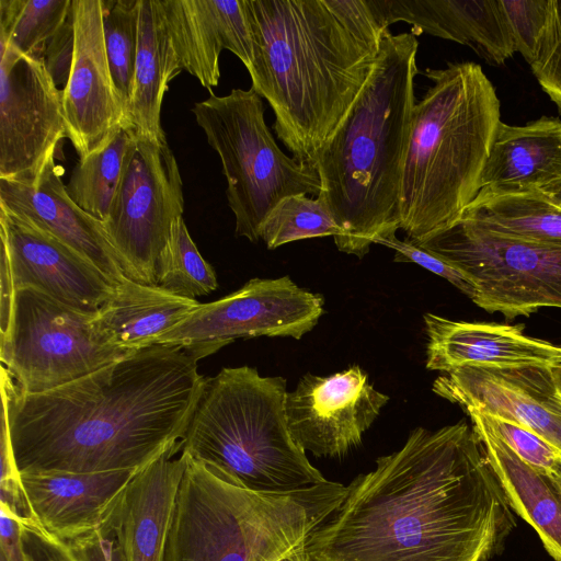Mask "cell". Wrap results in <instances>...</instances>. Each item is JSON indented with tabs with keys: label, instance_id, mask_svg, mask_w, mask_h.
<instances>
[{
	"label": "cell",
	"instance_id": "cell-36",
	"mask_svg": "<svg viewBox=\"0 0 561 561\" xmlns=\"http://www.w3.org/2000/svg\"><path fill=\"white\" fill-rule=\"evenodd\" d=\"M529 66L561 114V0H551L549 22Z\"/></svg>",
	"mask_w": 561,
	"mask_h": 561
},
{
	"label": "cell",
	"instance_id": "cell-13",
	"mask_svg": "<svg viewBox=\"0 0 561 561\" xmlns=\"http://www.w3.org/2000/svg\"><path fill=\"white\" fill-rule=\"evenodd\" d=\"M0 179L37 183L68 138L62 91L44 64L0 42Z\"/></svg>",
	"mask_w": 561,
	"mask_h": 561
},
{
	"label": "cell",
	"instance_id": "cell-5",
	"mask_svg": "<svg viewBox=\"0 0 561 561\" xmlns=\"http://www.w3.org/2000/svg\"><path fill=\"white\" fill-rule=\"evenodd\" d=\"M433 84L413 107L398 221L419 243L456 222L480 191L501 102L480 65L427 68Z\"/></svg>",
	"mask_w": 561,
	"mask_h": 561
},
{
	"label": "cell",
	"instance_id": "cell-35",
	"mask_svg": "<svg viewBox=\"0 0 561 561\" xmlns=\"http://www.w3.org/2000/svg\"><path fill=\"white\" fill-rule=\"evenodd\" d=\"M484 415L495 434L534 469L551 476L561 465V454L531 430L510 420Z\"/></svg>",
	"mask_w": 561,
	"mask_h": 561
},
{
	"label": "cell",
	"instance_id": "cell-23",
	"mask_svg": "<svg viewBox=\"0 0 561 561\" xmlns=\"http://www.w3.org/2000/svg\"><path fill=\"white\" fill-rule=\"evenodd\" d=\"M385 24L402 21L422 33L469 46L486 64L503 65L515 54L501 0H374Z\"/></svg>",
	"mask_w": 561,
	"mask_h": 561
},
{
	"label": "cell",
	"instance_id": "cell-45",
	"mask_svg": "<svg viewBox=\"0 0 561 561\" xmlns=\"http://www.w3.org/2000/svg\"><path fill=\"white\" fill-rule=\"evenodd\" d=\"M551 477L553 478V480L556 481V483L560 486L561 489V465L558 467V469L551 474Z\"/></svg>",
	"mask_w": 561,
	"mask_h": 561
},
{
	"label": "cell",
	"instance_id": "cell-21",
	"mask_svg": "<svg viewBox=\"0 0 561 561\" xmlns=\"http://www.w3.org/2000/svg\"><path fill=\"white\" fill-rule=\"evenodd\" d=\"M182 440L139 470L103 527L123 561H164L176 497L187 463Z\"/></svg>",
	"mask_w": 561,
	"mask_h": 561
},
{
	"label": "cell",
	"instance_id": "cell-18",
	"mask_svg": "<svg viewBox=\"0 0 561 561\" xmlns=\"http://www.w3.org/2000/svg\"><path fill=\"white\" fill-rule=\"evenodd\" d=\"M138 471L20 473L27 518L64 542L89 535L106 525Z\"/></svg>",
	"mask_w": 561,
	"mask_h": 561
},
{
	"label": "cell",
	"instance_id": "cell-1",
	"mask_svg": "<svg viewBox=\"0 0 561 561\" xmlns=\"http://www.w3.org/2000/svg\"><path fill=\"white\" fill-rule=\"evenodd\" d=\"M515 526L477 434L460 421L417 427L379 457L305 547L311 561H489Z\"/></svg>",
	"mask_w": 561,
	"mask_h": 561
},
{
	"label": "cell",
	"instance_id": "cell-27",
	"mask_svg": "<svg viewBox=\"0 0 561 561\" xmlns=\"http://www.w3.org/2000/svg\"><path fill=\"white\" fill-rule=\"evenodd\" d=\"M138 46L129 122L137 135L167 141L161 105L178 69L159 0L138 1Z\"/></svg>",
	"mask_w": 561,
	"mask_h": 561
},
{
	"label": "cell",
	"instance_id": "cell-26",
	"mask_svg": "<svg viewBox=\"0 0 561 561\" xmlns=\"http://www.w3.org/2000/svg\"><path fill=\"white\" fill-rule=\"evenodd\" d=\"M199 306L196 299L179 297L156 285L125 277L95 312V322L112 344L135 351L152 345L158 336L173 329Z\"/></svg>",
	"mask_w": 561,
	"mask_h": 561
},
{
	"label": "cell",
	"instance_id": "cell-30",
	"mask_svg": "<svg viewBox=\"0 0 561 561\" xmlns=\"http://www.w3.org/2000/svg\"><path fill=\"white\" fill-rule=\"evenodd\" d=\"M71 10L72 0H0V42L42 61Z\"/></svg>",
	"mask_w": 561,
	"mask_h": 561
},
{
	"label": "cell",
	"instance_id": "cell-15",
	"mask_svg": "<svg viewBox=\"0 0 561 561\" xmlns=\"http://www.w3.org/2000/svg\"><path fill=\"white\" fill-rule=\"evenodd\" d=\"M73 59L62 91L68 138L79 160L105 148L122 128L125 115L108 65L102 0H72Z\"/></svg>",
	"mask_w": 561,
	"mask_h": 561
},
{
	"label": "cell",
	"instance_id": "cell-29",
	"mask_svg": "<svg viewBox=\"0 0 561 561\" xmlns=\"http://www.w3.org/2000/svg\"><path fill=\"white\" fill-rule=\"evenodd\" d=\"M134 134V128H122L105 148L79 160L66 185L71 199L102 222L121 182Z\"/></svg>",
	"mask_w": 561,
	"mask_h": 561
},
{
	"label": "cell",
	"instance_id": "cell-25",
	"mask_svg": "<svg viewBox=\"0 0 561 561\" xmlns=\"http://www.w3.org/2000/svg\"><path fill=\"white\" fill-rule=\"evenodd\" d=\"M513 511L538 534L546 550L561 561V489L549 474L524 462L495 434L486 416L466 411Z\"/></svg>",
	"mask_w": 561,
	"mask_h": 561
},
{
	"label": "cell",
	"instance_id": "cell-34",
	"mask_svg": "<svg viewBox=\"0 0 561 561\" xmlns=\"http://www.w3.org/2000/svg\"><path fill=\"white\" fill-rule=\"evenodd\" d=\"M515 53L530 65L546 32L551 0H501Z\"/></svg>",
	"mask_w": 561,
	"mask_h": 561
},
{
	"label": "cell",
	"instance_id": "cell-41",
	"mask_svg": "<svg viewBox=\"0 0 561 561\" xmlns=\"http://www.w3.org/2000/svg\"><path fill=\"white\" fill-rule=\"evenodd\" d=\"M0 257V334H4L10 327L12 318L15 287L9 255L2 244Z\"/></svg>",
	"mask_w": 561,
	"mask_h": 561
},
{
	"label": "cell",
	"instance_id": "cell-6",
	"mask_svg": "<svg viewBox=\"0 0 561 561\" xmlns=\"http://www.w3.org/2000/svg\"><path fill=\"white\" fill-rule=\"evenodd\" d=\"M346 494L331 481L257 492L187 455L164 561H277L306 543Z\"/></svg>",
	"mask_w": 561,
	"mask_h": 561
},
{
	"label": "cell",
	"instance_id": "cell-38",
	"mask_svg": "<svg viewBox=\"0 0 561 561\" xmlns=\"http://www.w3.org/2000/svg\"><path fill=\"white\" fill-rule=\"evenodd\" d=\"M75 30L72 10L68 20L46 46L42 62L55 84L66 87L73 59Z\"/></svg>",
	"mask_w": 561,
	"mask_h": 561
},
{
	"label": "cell",
	"instance_id": "cell-28",
	"mask_svg": "<svg viewBox=\"0 0 561 561\" xmlns=\"http://www.w3.org/2000/svg\"><path fill=\"white\" fill-rule=\"evenodd\" d=\"M460 218L508 238L561 244V206L540 190H481Z\"/></svg>",
	"mask_w": 561,
	"mask_h": 561
},
{
	"label": "cell",
	"instance_id": "cell-12",
	"mask_svg": "<svg viewBox=\"0 0 561 561\" xmlns=\"http://www.w3.org/2000/svg\"><path fill=\"white\" fill-rule=\"evenodd\" d=\"M320 294L299 287L288 276L252 278L218 300L201 304L153 344H207L215 352L237 339H301L323 314ZM152 344V345H153Z\"/></svg>",
	"mask_w": 561,
	"mask_h": 561
},
{
	"label": "cell",
	"instance_id": "cell-8",
	"mask_svg": "<svg viewBox=\"0 0 561 561\" xmlns=\"http://www.w3.org/2000/svg\"><path fill=\"white\" fill-rule=\"evenodd\" d=\"M192 112L220 158L237 237L256 242L265 218L283 198L319 195L318 173L282 151L265 123L262 98L252 88L224 96L211 93Z\"/></svg>",
	"mask_w": 561,
	"mask_h": 561
},
{
	"label": "cell",
	"instance_id": "cell-14",
	"mask_svg": "<svg viewBox=\"0 0 561 561\" xmlns=\"http://www.w3.org/2000/svg\"><path fill=\"white\" fill-rule=\"evenodd\" d=\"M388 401L358 365L328 377L306 374L286 396L288 428L305 451L343 457L362 444Z\"/></svg>",
	"mask_w": 561,
	"mask_h": 561
},
{
	"label": "cell",
	"instance_id": "cell-10",
	"mask_svg": "<svg viewBox=\"0 0 561 561\" xmlns=\"http://www.w3.org/2000/svg\"><path fill=\"white\" fill-rule=\"evenodd\" d=\"M463 271L471 300L512 320L545 307L561 308V244L527 242L459 218L414 243Z\"/></svg>",
	"mask_w": 561,
	"mask_h": 561
},
{
	"label": "cell",
	"instance_id": "cell-43",
	"mask_svg": "<svg viewBox=\"0 0 561 561\" xmlns=\"http://www.w3.org/2000/svg\"><path fill=\"white\" fill-rule=\"evenodd\" d=\"M540 191L543 192L547 196H549L559 206H561V180L547 185Z\"/></svg>",
	"mask_w": 561,
	"mask_h": 561
},
{
	"label": "cell",
	"instance_id": "cell-46",
	"mask_svg": "<svg viewBox=\"0 0 561 561\" xmlns=\"http://www.w3.org/2000/svg\"><path fill=\"white\" fill-rule=\"evenodd\" d=\"M0 561H7L4 557L0 556Z\"/></svg>",
	"mask_w": 561,
	"mask_h": 561
},
{
	"label": "cell",
	"instance_id": "cell-9",
	"mask_svg": "<svg viewBox=\"0 0 561 561\" xmlns=\"http://www.w3.org/2000/svg\"><path fill=\"white\" fill-rule=\"evenodd\" d=\"M131 352L104 336L95 313L28 287L15 289L10 327L0 334L2 368L25 393L65 386Z\"/></svg>",
	"mask_w": 561,
	"mask_h": 561
},
{
	"label": "cell",
	"instance_id": "cell-39",
	"mask_svg": "<svg viewBox=\"0 0 561 561\" xmlns=\"http://www.w3.org/2000/svg\"><path fill=\"white\" fill-rule=\"evenodd\" d=\"M22 546L26 561H78L64 541L30 519L22 523Z\"/></svg>",
	"mask_w": 561,
	"mask_h": 561
},
{
	"label": "cell",
	"instance_id": "cell-24",
	"mask_svg": "<svg viewBox=\"0 0 561 561\" xmlns=\"http://www.w3.org/2000/svg\"><path fill=\"white\" fill-rule=\"evenodd\" d=\"M561 180V121L541 116L522 126L500 123L480 191L542 190Z\"/></svg>",
	"mask_w": 561,
	"mask_h": 561
},
{
	"label": "cell",
	"instance_id": "cell-19",
	"mask_svg": "<svg viewBox=\"0 0 561 561\" xmlns=\"http://www.w3.org/2000/svg\"><path fill=\"white\" fill-rule=\"evenodd\" d=\"M178 69L208 89L220 79L219 57L234 54L249 71L252 31L245 0H159Z\"/></svg>",
	"mask_w": 561,
	"mask_h": 561
},
{
	"label": "cell",
	"instance_id": "cell-2",
	"mask_svg": "<svg viewBox=\"0 0 561 561\" xmlns=\"http://www.w3.org/2000/svg\"><path fill=\"white\" fill-rule=\"evenodd\" d=\"M205 344H153L42 393L1 369L20 473L140 470L183 439L205 377Z\"/></svg>",
	"mask_w": 561,
	"mask_h": 561
},
{
	"label": "cell",
	"instance_id": "cell-22",
	"mask_svg": "<svg viewBox=\"0 0 561 561\" xmlns=\"http://www.w3.org/2000/svg\"><path fill=\"white\" fill-rule=\"evenodd\" d=\"M0 205L78 251L115 284L125 278L102 221L71 199L55 157L35 184L0 179Z\"/></svg>",
	"mask_w": 561,
	"mask_h": 561
},
{
	"label": "cell",
	"instance_id": "cell-40",
	"mask_svg": "<svg viewBox=\"0 0 561 561\" xmlns=\"http://www.w3.org/2000/svg\"><path fill=\"white\" fill-rule=\"evenodd\" d=\"M65 543L78 561H123L115 539L104 528Z\"/></svg>",
	"mask_w": 561,
	"mask_h": 561
},
{
	"label": "cell",
	"instance_id": "cell-17",
	"mask_svg": "<svg viewBox=\"0 0 561 561\" xmlns=\"http://www.w3.org/2000/svg\"><path fill=\"white\" fill-rule=\"evenodd\" d=\"M550 367H463L435 379L433 391L462 410L518 423L561 454V400Z\"/></svg>",
	"mask_w": 561,
	"mask_h": 561
},
{
	"label": "cell",
	"instance_id": "cell-31",
	"mask_svg": "<svg viewBox=\"0 0 561 561\" xmlns=\"http://www.w3.org/2000/svg\"><path fill=\"white\" fill-rule=\"evenodd\" d=\"M156 286L187 299L205 296L218 286L215 271L196 248L183 217L172 224L168 242L159 255Z\"/></svg>",
	"mask_w": 561,
	"mask_h": 561
},
{
	"label": "cell",
	"instance_id": "cell-20",
	"mask_svg": "<svg viewBox=\"0 0 561 561\" xmlns=\"http://www.w3.org/2000/svg\"><path fill=\"white\" fill-rule=\"evenodd\" d=\"M426 368L449 373L463 367H556L561 346L531 337L524 325L450 320L424 314Z\"/></svg>",
	"mask_w": 561,
	"mask_h": 561
},
{
	"label": "cell",
	"instance_id": "cell-32",
	"mask_svg": "<svg viewBox=\"0 0 561 561\" xmlns=\"http://www.w3.org/2000/svg\"><path fill=\"white\" fill-rule=\"evenodd\" d=\"M138 1L102 0L108 65L129 125V107L138 46Z\"/></svg>",
	"mask_w": 561,
	"mask_h": 561
},
{
	"label": "cell",
	"instance_id": "cell-7",
	"mask_svg": "<svg viewBox=\"0 0 561 561\" xmlns=\"http://www.w3.org/2000/svg\"><path fill=\"white\" fill-rule=\"evenodd\" d=\"M287 383L249 366L205 378L182 451L240 485L294 493L328 481L294 440L286 417Z\"/></svg>",
	"mask_w": 561,
	"mask_h": 561
},
{
	"label": "cell",
	"instance_id": "cell-37",
	"mask_svg": "<svg viewBox=\"0 0 561 561\" xmlns=\"http://www.w3.org/2000/svg\"><path fill=\"white\" fill-rule=\"evenodd\" d=\"M381 244L394 250L396 262L415 263L423 268L440 276L461 290L470 299L474 295V284L471 278L460 268L408 240H399L396 233L376 240Z\"/></svg>",
	"mask_w": 561,
	"mask_h": 561
},
{
	"label": "cell",
	"instance_id": "cell-4",
	"mask_svg": "<svg viewBox=\"0 0 561 561\" xmlns=\"http://www.w3.org/2000/svg\"><path fill=\"white\" fill-rule=\"evenodd\" d=\"M417 49L411 32L383 33L370 76L313 165L321 185L317 198L342 230L334 243L359 259L377 239L399 230Z\"/></svg>",
	"mask_w": 561,
	"mask_h": 561
},
{
	"label": "cell",
	"instance_id": "cell-44",
	"mask_svg": "<svg viewBox=\"0 0 561 561\" xmlns=\"http://www.w3.org/2000/svg\"><path fill=\"white\" fill-rule=\"evenodd\" d=\"M552 377L556 383L557 393L561 400V364L559 366L552 367Z\"/></svg>",
	"mask_w": 561,
	"mask_h": 561
},
{
	"label": "cell",
	"instance_id": "cell-16",
	"mask_svg": "<svg viewBox=\"0 0 561 561\" xmlns=\"http://www.w3.org/2000/svg\"><path fill=\"white\" fill-rule=\"evenodd\" d=\"M0 240L15 289L33 288L89 313L114 291L116 284L82 254L1 205Z\"/></svg>",
	"mask_w": 561,
	"mask_h": 561
},
{
	"label": "cell",
	"instance_id": "cell-3",
	"mask_svg": "<svg viewBox=\"0 0 561 561\" xmlns=\"http://www.w3.org/2000/svg\"><path fill=\"white\" fill-rule=\"evenodd\" d=\"M252 89L298 162L316 159L366 83L385 26L374 0H245Z\"/></svg>",
	"mask_w": 561,
	"mask_h": 561
},
{
	"label": "cell",
	"instance_id": "cell-11",
	"mask_svg": "<svg viewBox=\"0 0 561 561\" xmlns=\"http://www.w3.org/2000/svg\"><path fill=\"white\" fill-rule=\"evenodd\" d=\"M183 211L182 179L168 141H154L135 130L121 182L102 222L125 277L156 285L159 255Z\"/></svg>",
	"mask_w": 561,
	"mask_h": 561
},
{
	"label": "cell",
	"instance_id": "cell-42",
	"mask_svg": "<svg viewBox=\"0 0 561 561\" xmlns=\"http://www.w3.org/2000/svg\"><path fill=\"white\" fill-rule=\"evenodd\" d=\"M306 543L298 547L293 552L288 553L287 556L280 558L277 561H311L309 553L306 550L305 547Z\"/></svg>",
	"mask_w": 561,
	"mask_h": 561
},
{
	"label": "cell",
	"instance_id": "cell-33",
	"mask_svg": "<svg viewBox=\"0 0 561 561\" xmlns=\"http://www.w3.org/2000/svg\"><path fill=\"white\" fill-rule=\"evenodd\" d=\"M329 236L341 237V228L319 198L307 195L283 198L267 215L260 232L270 250L293 241Z\"/></svg>",
	"mask_w": 561,
	"mask_h": 561
}]
</instances>
